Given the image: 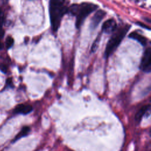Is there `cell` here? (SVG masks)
<instances>
[{
	"instance_id": "1",
	"label": "cell",
	"mask_w": 151,
	"mask_h": 151,
	"mask_svg": "<svg viewBox=\"0 0 151 151\" xmlns=\"http://www.w3.org/2000/svg\"><path fill=\"white\" fill-rule=\"evenodd\" d=\"M68 8L65 4V1L52 0L49 4V13L50 23L52 30L57 31L60 27L62 19L64 15L68 13Z\"/></svg>"
},
{
	"instance_id": "2",
	"label": "cell",
	"mask_w": 151,
	"mask_h": 151,
	"mask_svg": "<svg viewBox=\"0 0 151 151\" xmlns=\"http://www.w3.org/2000/svg\"><path fill=\"white\" fill-rule=\"evenodd\" d=\"M97 8L98 6L96 4L92 3H83L80 5L73 4L70 9V13L73 16L76 15V27L79 28L87 16Z\"/></svg>"
},
{
	"instance_id": "3",
	"label": "cell",
	"mask_w": 151,
	"mask_h": 151,
	"mask_svg": "<svg viewBox=\"0 0 151 151\" xmlns=\"http://www.w3.org/2000/svg\"><path fill=\"white\" fill-rule=\"evenodd\" d=\"M129 25H125L117 30L109 40L105 52V58H109L117 49L122 41L123 40L127 33L130 30Z\"/></svg>"
},
{
	"instance_id": "4",
	"label": "cell",
	"mask_w": 151,
	"mask_h": 151,
	"mask_svg": "<svg viewBox=\"0 0 151 151\" xmlns=\"http://www.w3.org/2000/svg\"><path fill=\"white\" fill-rule=\"evenodd\" d=\"M150 57H151V48L149 47L146 49L140 65V69L145 73H150L151 70Z\"/></svg>"
},
{
	"instance_id": "5",
	"label": "cell",
	"mask_w": 151,
	"mask_h": 151,
	"mask_svg": "<svg viewBox=\"0 0 151 151\" xmlns=\"http://www.w3.org/2000/svg\"><path fill=\"white\" fill-rule=\"evenodd\" d=\"M106 14V12L102 10H99L97 11L91 19L90 28L92 30L95 29L105 17Z\"/></svg>"
},
{
	"instance_id": "6",
	"label": "cell",
	"mask_w": 151,
	"mask_h": 151,
	"mask_svg": "<svg viewBox=\"0 0 151 151\" xmlns=\"http://www.w3.org/2000/svg\"><path fill=\"white\" fill-rule=\"evenodd\" d=\"M117 24L115 20L113 18L109 19L104 22L102 25V31L105 33H112L116 30Z\"/></svg>"
},
{
	"instance_id": "7",
	"label": "cell",
	"mask_w": 151,
	"mask_h": 151,
	"mask_svg": "<svg viewBox=\"0 0 151 151\" xmlns=\"http://www.w3.org/2000/svg\"><path fill=\"white\" fill-rule=\"evenodd\" d=\"M33 110L32 106L30 105H25V104H20L17 105L15 109L14 112L16 113H21L23 115H27L31 112Z\"/></svg>"
},
{
	"instance_id": "8",
	"label": "cell",
	"mask_w": 151,
	"mask_h": 151,
	"mask_svg": "<svg viewBox=\"0 0 151 151\" xmlns=\"http://www.w3.org/2000/svg\"><path fill=\"white\" fill-rule=\"evenodd\" d=\"M128 36L130 38H132L138 41L143 46L146 45L147 44V38L136 31H133L130 33Z\"/></svg>"
},
{
	"instance_id": "9",
	"label": "cell",
	"mask_w": 151,
	"mask_h": 151,
	"mask_svg": "<svg viewBox=\"0 0 151 151\" xmlns=\"http://www.w3.org/2000/svg\"><path fill=\"white\" fill-rule=\"evenodd\" d=\"M149 109H150V105H145V106H142L138 111V112L136 113V115H135V121L139 123L141 121L143 116L147 112V111H149Z\"/></svg>"
},
{
	"instance_id": "10",
	"label": "cell",
	"mask_w": 151,
	"mask_h": 151,
	"mask_svg": "<svg viewBox=\"0 0 151 151\" xmlns=\"http://www.w3.org/2000/svg\"><path fill=\"white\" fill-rule=\"evenodd\" d=\"M30 131V128L28 126H24L23 128V129L21 130V131L16 135L15 138L13 140V142H16L18 140V139H21V138H23L28 135L29 132Z\"/></svg>"
},
{
	"instance_id": "11",
	"label": "cell",
	"mask_w": 151,
	"mask_h": 151,
	"mask_svg": "<svg viewBox=\"0 0 151 151\" xmlns=\"http://www.w3.org/2000/svg\"><path fill=\"white\" fill-rule=\"evenodd\" d=\"M100 36L99 35L96 39L95 40V41H94L92 46H91V53H95L96 51L97 50L98 46H99V41H100Z\"/></svg>"
},
{
	"instance_id": "12",
	"label": "cell",
	"mask_w": 151,
	"mask_h": 151,
	"mask_svg": "<svg viewBox=\"0 0 151 151\" xmlns=\"http://www.w3.org/2000/svg\"><path fill=\"white\" fill-rule=\"evenodd\" d=\"M14 44V39L13 37L9 36L6 40V45L7 48H10Z\"/></svg>"
},
{
	"instance_id": "13",
	"label": "cell",
	"mask_w": 151,
	"mask_h": 151,
	"mask_svg": "<svg viewBox=\"0 0 151 151\" xmlns=\"http://www.w3.org/2000/svg\"><path fill=\"white\" fill-rule=\"evenodd\" d=\"M0 70H1L4 73H6L7 71V67L4 65H0Z\"/></svg>"
},
{
	"instance_id": "14",
	"label": "cell",
	"mask_w": 151,
	"mask_h": 151,
	"mask_svg": "<svg viewBox=\"0 0 151 151\" xmlns=\"http://www.w3.org/2000/svg\"><path fill=\"white\" fill-rule=\"evenodd\" d=\"M136 24H138V25H139V26H140V27H142L143 28H145V29H147V30H150V27H149V26H147L146 25H145V24H144L143 23H140V22H138V23H137Z\"/></svg>"
},
{
	"instance_id": "15",
	"label": "cell",
	"mask_w": 151,
	"mask_h": 151,
	"mask_svg": "<svg viewBox=\"0 0 151 151\" xmlns=\"http://www.w3.org/2000/svg\"><path fill=\"white\" fill-rule=\"evenodd\" d=\"M4 31L3 30H0V37H3L4 36Z\"/></svg>"
},
{
	"instance_id": "16",
	"label": "cell",
	"mask_w": 151,
	"mask_h": 151,
	"mask_svg": "<svg viewBox=\"0 0 151 151\" xmlns=\"http://www.w3.org/2000/svg\"><path fill=\"white\" fill-rule=\"evenodd\" d=\"M3 48V44H2V43L0 41V49H1Z\"/></svg>"
}]
</instances>
